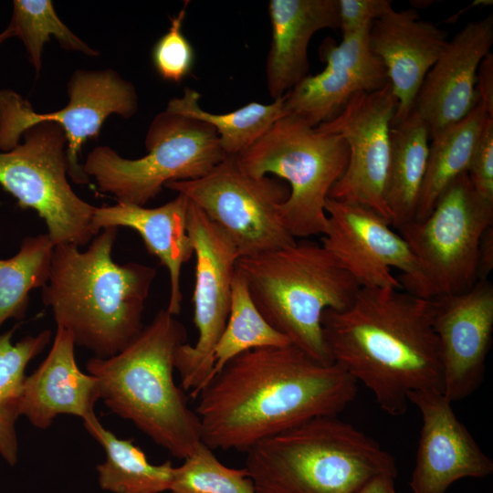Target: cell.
Instances as JSON below:
<instances>
[{
  "mask_svg": "<svg viewBox=\"0 0 493 493\" xmlns=\"http://www.w3.org/2000/svg\"><path fill=\"white\" fill-rule=\"evenodd\" d=\"M75 345L71 332L57 327L47 356L25 378L18 412L37 428H48L60 414L78 416L82 421L96 415L98 382L79 368Z\"/></svg>",
  "mask_w": 493,
  "mask_h": 493,
  "instance_id": "44dd1931",
  "label": "cell"
},
{
  "mask_svg": "<svg viewBox=\"0 0 493 493\" xmlns=\"http://www.w3.org/2000/svg\"><path fill=\"white\" fill-rule=\"evenodd\" d=\"M477 103L493 115V54L489 52L481 61L477 77Z\"/></svg>",
  "mask_w": 493,
  "mask_h": 493,
  "instance_id": "d590c367",
  "label": "cell"
},
{
  "mask_svg": "<svg viewBox=\"0 0 493 493\" xmlns=\"http://www.w3.org/2000/svg\"><path fill=\"white\" fill-rule=\"evenodd\" d=\"M246 453L257 493H355L378 474L398 473L392 454L337 415L307 420Z\"/></svg>",
  "mask_w": 493,
  "mask_h": 493,
  "instance_id": "5b68a950",
  "label": "cell"
},
{
  "mask_svg": "<svg viewBox=\"0 0 493 493\" xmlns=\"http://www.w3.org/2000/svg\"><path fill=\"white\" fill-rule=\"evenodd\" d=\"M89 434L102 446L104 462L97 466L101 489L111 493H161L169 490L173 468L171 461L151 464L131 439L119 438L96 415L83 421Z\"/></svg>",
  "mask_w": 493,
  "mask_h": 493,
  "instance_id": "484cf974",
  "label": "cell"
},
{
  "mask_svg": "<svg viewBox=\"0 0 493 493\" xmlns=\"http://www.w3.org/2000/svg\"><path fill=\"white\" fill-rule=\"evenodd\" d=\"M68 104L56 111L37 113L28 100L11 89L0 90V151L8 152L20 143L23 133L40 122H53L67 139L68 175L76 184H88L89 176L79 163L82 144L97 138L111 114L134 115L138 96L134 86L113 69L76 70L68 83Z\"/></svg>",
  "mask_w": 493,
  "mask_h": 493,
  "instance_id": "7c38bea8",
  "label": "cell"
},
{
  "mask_svg": "<svg viewBox=\"0 0 493 493\" xmlns=\"http://www.w3.org/2000/svg\"><path fill=\"white\" fill-rule=\"evenodd\" d=\"M236 160L248 174H274L288 183L289 194L279 206V215L293 237L324 234L325 203L349 160L348 145L341 136L320 132L287 114Z\"/></svg>",
  "mask_w": 493,
  "mask_h": 493,
  "instance_id": "52a82bcc",
  "label": "cell"
},
{
  "mask_svg": "<svg viewBox=\"0 0 493 493\" xmlns=\"http://www.w3.org/2000/svg\"><path fill=\"white\" fill-rule=\"evenodd\" d=\"M397 106L389 82L378 90L354 95L340 114L315 128L341 136L349 148L347 166L329 198L367 207L390 223L384 194L390 129Z\"/></svg>",
  "mask_w": 493,
  "mask_h": 493,
  "instance_id": "5bb4252c",
  "label": "cell"
},
{
  "mask_svg": "<svg viewBox=\"0 0 493 493\" xmlns=\"http://www.w3.org/2000/svg\"><path fill=\"white\" fill-rule=\"evenodd\" d=\"M54 246L47 233L39 234L24 238L14 257L0 258V328L26 316L30 291L47 282Z\"/></svg>",
  "mask_w": 493,
  "mask_h": 493,
  "instance_id": "f546056e",
  "label": "cell"
},
{
  "mask_svg": "<svg viewBox=\"0 0 493 493\" xmlns=\"http://www.w3.org/2000/svg\"><path fill=\"white\" fill-rule=\"evenodd\" d=\"M408 401L418 408L422 420L409 482L412 493H446L459 479L483 478L493 473V461L457 418L453 404L442 392H413Z\"/></svg>",
  "mask_w": 493,
  "mask_h": 493,
  "instance_id": "e0dca14e",
  "label": "cell"
},
{
  "mask_svg": "<svg viewBox=\"0 0 493 493\" xmlns=\"http://www.w3.org/2000/svg\"><path fill=\"white\" fill-rule=\"evenodd\" d=\"M187 231L196 259L193 303L198 338L195 344L184 342L176 349L173 364L181 387L195 399L212 376L214 351L227 321L239 254L228 236L190 201Z\"/></svg>",
  "mask_w": 493,
  "mask_h": 493,
  "instance_id": "4fadbf2b",
  "label": "cell"
},
{
  "mask_svg": "<svg viewBox=\"0 0 493 493\" xmlns=\"http://www.w3.org/2000/svg\"><path fill=\"white\" fill-rule=\"evenodd\" d=\"M492 226L493 202L478 194L467 173L461 174L425 218L396 229L416 262L413 277L397 278L402 288L426 299L469 289L477 281L480 239Z\"/></svg>",
  "mask_w": 493,
  "mask_h": 493,
  "instance_id": "ba28073f",
  "label": "cell"
},
{
  "mask_svg": "<svg viewBox=\"0 0 493 493\" xmlns=\"http://www.w3.org/2000/svg\"><path fill=\"white\" fill-rule=\"evenodd\" d=\"M236 267L266 320L315 361L333 363L321 324L326 309L349 306L361 288L321 244L293 245L240 257Z\"/></svg>",
  "mask_w": 493,
  "mask_h": 493,
  "instance_id": "8992f818",
  "label": "cell"
},
{
  "mask_svg": "<svg viewBox=\"0 0 493 493\" xmlns=\"http://www.w3.org/2000/svg\"><path fill=\"white\" fill-rule=\"evenodd\" d=\"M16 327L0 334V455L10 465L18 460V441L16 422L20 416L19 398L31 360L47 347L51 330L27 335L13 343Z\"/></svg>",
  "mask_w": 493,
  "mask_h": 493,
  "instance_id": "83f0119b",
  "label": "cell"
},
{
  "mask_svg": "<svg viewBox=\"0 0 493 493\" xmlns=\"http://www.w3.org/2000/svg\"><path fill=\"white\" fill-rule=\"evenodd\" d=\"M117 234L118 227L102 229L85 251L70 243L55 245L42 288L43 302L57 327L70 331L76 345L99 358L117 354L142 330L145 300L156 276L147 265L114 262Z\"/></svg>",
  "mask_w": 493,
  "mask_h": 493,
  "instance_id": "3957f363",
  "label": "cell"
},
{
  "mask_svg": "<svg viewBox=\"0 0 493 493\" xmlns=\"http://www.w3.org/2000/svg\"><path fill=\"white\" fill-rule=\"evenodd\" d=\"M493 269V226L488 227L479 242L477 257V280L488 279Z\"/></svg>",
  "mask_w": 493,
  "mask_h": 493,
  "instance_id": "8d00e7d4",
  "label": "cell"
},
{
  "mask_svg": "<svg viewBox=\"0 0 493 493\" xmlns=\"http://www.w3.org/2000/svg\"><path fill=\"white\" fill-rule=\"evenodd\" d=\"M268 15L272 37L267 87L276 100L308 76L311 37L320 29L340 28L338 0H270Z\"/></svg>",
  "mask_w": 493,
  "mask_h": 493,
  "instance_id": "603a6c76",
  "label": "cell"
},
{
  "mask_svg": "<svg viewBox=\"0 0 493 493\" xmlns=\"http://www.w3.org/2000/svg\"><path fill=\"white\" fill-rule=\"evenodd\" d=\"M493 44V16L467 23L426 74L414 109L427 123L430 137L469 114L477 103L478 67Z\"/></svg>",
  "mask_w": 493,
  "mask_h": 493,
  "instance_id": "d6986e66",
  "label": "cell"
},
{
  "mask_svg": "<svg viewBox=\"0 0 493 493\" xmlns=\"http://www.w3.org/2000/svg\"><path fill=\"white\" fill-rule=\"evenodd\" d=\"M391 0H338L342 38L350 37L393 10Z\"/></svg>",
  "mask_w": 493,
  "mask_h": 493,
  "instance_id": "e575fe53",
  "label": "cell"
},
{
  "mask_svg": "<svg viewBox=\"0 0 493 493\" xmlns=\"http://www.w3.org/2000/svg\"><path fill=\"white\" fill-rule=\"evenodd\" d=\"M171 493H257L245 468L223 465L202 442L174 467Z\"/></svg>",
  "mask_w": 493,
  "mask_h": 493,
  "instance_id": "1f68e13d",
  "label": "cell"
},
{
  "mask_svg": "<svg viewBox=\"0 0 493 493\" xmlns=\"http://www.w3.org/2000/svg\"><path fill=\"white\" fill-rule=\"evenodd\" d=\"M447 41V31L421 19L414 9H393L372 22L369 47L383 63L398 102L392 125L413 110L423 81Z\"/></svg>",
  "mask_w": 493,
  "mask_h": 493,
  "instance_id": "ffe728a7",
  "label": "cell"
},
{
  "mask_svg": "<svg viewBox=\"0 0 493 493\" xmlns=\"http://www.w3.org/2000/svg\"><path fill=\"white\" fill-rule=\"evenodd\" d=\"M432 299L396 288H361L349 306L326 309L321 324L332 362L374 395L392 416L403 415L411 393H443Z\"/></svg>",
  "mask_w": 493,
  "mask_h": 493,
  "instance_id": "7a4b0ae2",
  "label": "cell"
},
{
  "mask_svg": "<svg viewBox=\"0 0 493 493\" xmlns=\"http://www.w3.org/2000/svg\"><path fill=\"white\" fill-rule=\"evenodd\" d=\"M357 394L340 365L323 364L293 344L263 347L230 360L195 400L201 442L246 452L257 442L323 415H337Z\"/></svg>",
  "mask_w": 493,
  "mask_h": 493,
  "instance_id": "6da1fadb",
  "label": "cell"
},
{
  "mask_svg": "<svg viewBox=\"0 0 493 493\" xmlns=\"http://www.w3.org/2000/svg\"><path fill=\"white\" fill-rule=\"evenodd\" d=\"M144 142L148 153L137 159L96 147L82 165L84 173L118 202L144 206L167 183L200 178L226 156L211 125L166 110L154 117Z\"/></svg>",
  "mask_w": 493,
  "mask_h": 493,
  "instance_id": "9c48e42d",
  "label": "cell"
},
{
  "mask_svg": "<svg viewBox=\"0 0 493 493\" xmlns=\"http://www.w3.org/2000/svg\"><path fill=\"white\" fill-rule=\"evenodd\" d=\"M200 94L185 88L169 100L166 111L199 120L216 131L226 156H236L256 142L278 120L287 115L285 95L271 103L250 102L227 113H212L199 104Z\"/></svg>",
  "mask_w": 493,
  "mask_h": 493,
  "instance_id": "4316f807",
  "label": "cell"
},
{
  "mask_svg": "<svg viewBox=\"0 0 493 493\" xmlns=\"http://www.w3.org/2000/svg\"><path fill=\"white\" fill-rule=\"evenodd\" d=\"M396 477L390 473L378 474L366 481L355 493H396Z\"/></svg>",
  "mask_w": 493,
  "mask_h": 493,
  "instance_id": "74e56055",
  "label": "cell"
},
{
  "mask_svg": "<svg viewBox=\"0 0 493 493\" xmlns=\"http://www.w3.org/2000/svg\"><path fill=\"white\" fill-rule=\"evenodd\" d=\"M288 344H292L290 341L262 316L251 297L246 278L236 267L232 280L227 321L214 351L211 379L230 360L245 351Z\"/></svg>",
  "mask_w": 493,
  "mask_h": 493,
  "instance_id": "f1b7e54d",
  "label": "cell"
},
{
  "mask_svg": "<svg viewBox=\"0 0 493 493\" xmlns=\"http://www.w3.org/2000/svg\"><path fill=\"white\" fill-rule=\"evenodd\" d=\"M164 187L198 206L228 236L239 257L297 241L279 215V206L289 194L288 184L267 175L245 173L236 156H226L200 178L169 182Z\"/></svg>",
  "mask_w": 493,
  "mask_h": 493,
  "instance_id": "8fae6325",
  "label": "cell"
},
{
  "mask_svg": "<svg viewBox=\"0 0 493 493\" xmlns=\"http://www.w3.org/2000/svg\"><path fill=\"white\" fill-rule=\"evenodd\" d=\"M474 189L493 202V116H488L467 172Z\"/></svg>",
  "mask_w": 493,
  "mask_h": 493,
  "instance_id": "836d02e7",
  "label": "cell"
},
{
  "mask_svg": "<svg viewBox=\"0 0 493 493\" xmlns=\"http://www.w3.org/2000/svg\"><path fill=\"white\" fill-rule=\"evenodd\" d=\"M371 26L340 44L331 37L324 39L319 55L326 67L317 75L306 76L285 94L287 114L316 128L340 114L354 95L389 83L383 63L369 47Z\"/></svg>",
  "mask_w": 493,
  "mask_h": 493,
  "instance_id": "ac0fdd59",
  "label": "cell"
},
{
  "mask_svg": "<svg viewBox=\"0 0 493 493\" xmlns=\"http://www.w3.org/2000/svg\"><path fill=\"white\" fill-rule=\"evenodd\" d=\"M430 138L427 123L414 109L404 120L391 126L384 196L391 225L396 229L415 219Z\"/></svg>",
  "mask_w": 493,
  "mask_h": 493,
  "instance_id": "cb8c5ba5",
  "label": "cell"
},
{
  "mask_svg": "<svg viewBox=\"0 0 493 493\" xmlns=\"http://www.w3.org/2000/svg\"><path fill=\"white\" fill-rule=\"evenodd\" d=\"M186 340L184 326L161 309L117 354L86 363L100 400L183 460L201 443L199 418L173 378L175 351Z\"/></svg>",
  "mask_w": 493,
  "mask_h": 493,
  "instance_id": "277c9868",
  "label": "cell"
},
{
  "mask_svg": "<svg viewBox=\"0 0 493 493\" xmlns=\"http://www.w3.org/2000/svg\"><path fill=\"white\" fill-rule=\"evenodd\" d=\"M188 207L189 200L177 194L168 203L153 208L123 202L95 207L91 219L95 236L107 227L124 226L142 236L147 250L168 270L170 298L166 310L173 316L182 309V267L194 255L187 231Z\"/></svg>",
  "mask_w": 493,
  "mask_h": 493,
  "instance_id": "7402d4cb",
  "label": "cell"
},
{
  "mask_svg": "<svg viewBox=\"0 0 493 493\" xmlns=\"http://www.w3.org/2000/svg\"><path fill=\"white\" fill-rule=\"evenodd\" d=\"M22 138L11 151H0V185L21 208L37 213L54 245H89L95 236L91 219L96 206L81 199L68 181L63 130L45 121L27 129Z\"/></svg>",
  "mask_w": 493,
  "mask_h": 493,
  "instance_id": "30bf717a",
  "label": "cell"
},
{
  "mask_svg": "<svg viewBox=\"0 0 493 493\" xmlns=\"http://www.w3.org/2000/svg\"><path fill=\"white\" fill-rule=\"evenodd\" d=\"M432 322L443 370V393L453 404L483 383L493 336V285L477 280L469 289L432 299Z\"/></svg>",
  "mask_w": 493,
  "mask_h": 493,
  "instance_id": "2e32d148",
  "label": "cell"
},
{
  "mask_svg": "<svg viewBox=\"0 0 493 493\" xmlns=\"http://www.w3.org/2000/svg\"><path fill=\"white\" fill-rule=\"evenodd\" d=\"M327 227L321 246L357 281L361 288H402L399 278L416 272V262L407 243L391 223L360 205L327 198Z\"/></svg>",
  "mask_w": 493,
  "mask_h": 493,
  "instance_id": "9a60e30c",
  "label": "cell"
},
{
  "mask_svg": "<svg viewBox=\"0 0 493 493\" xmlns=\"http://www.w3.org/2000/svg\"><path fill=\"white\" fill-rule=\"evenodd\" d=\"M16 37L15 30L8 25V26L0 33V44L5 41L7 38Z\"/></svg>",
  "mask_w": 493,
  "mask_h": 493,
  "instance_id": "f35d334b",
  "label": "cell"
},
{
  "mask_svg": "<svg viewBox=\"0 0 493 493\" xmlns=\"http://www.w3.org/2000/svg\"><path fill=\"white\" fill-rule=\"evenodd\" d=\"M488 112L478 103L463 120L433 133L414 220L425 218L448 186L467 172Z\"/></svg>",
  "mask_w": 493,
  "mask_h": 493,
  "instance_id": "d4e9b609",
  "label": "cell"
},
{
  "mask_svg": "<svg viewBox=\"0 0 493 493\" xmlns=\"http://www.w3.org/2000/svg\"><path fill=\"white\" fill-rule=\"evenodd\" d=\"M187 2L177 16L170 18V27L154 44L152 50L153 67L165 80L180 82L194 64V50L183 32Z\"/></svg>",
  "mask_w": 493,
  "mask_h": 493,
  "instance_id": "d6a6232c",
  "label": "cell"
},
{
  "mask_svg": "<svg viewBox=\"0 0 493 493\" xmlns=\"http://www.w3.org/2000/svg\"><path fill=\"white\" fill-rule=\"evenodd\" d=\"M9 26L22 40L37 76L42 68L44 45L52 37L65 49L89 57L100 55L61 21L50 0H15Z\"/></svg>",
  "mask_w": 493,
  "mask_h": 493,
  "instance_id": "4dcf8cb0",
  "label": "cell"
}]
</instances>
